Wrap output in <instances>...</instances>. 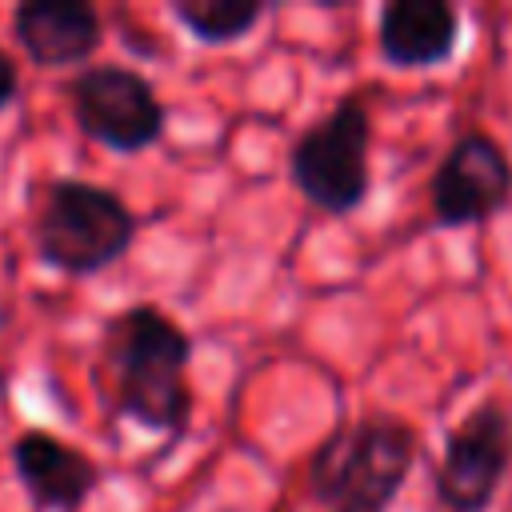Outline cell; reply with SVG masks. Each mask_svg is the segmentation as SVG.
I'll list each match as a JSON object with an SVG mask.
<instances>
[{"mask_svg":"<svg viewBox=\"0 0 512 512\" xmlns=\"http://www.w3.org/2000/svg\"><path fill=\"white\" fill-rule=\"evenodd\" d=\"M512 468V412L496 396L472 404L452 432L432 472V492L448 512H488Z\"/></svg>","mask_w":512,"mask_h":512,"instance_id":"cell-5","label":"cell"},{"mask_svg":"<svg viewBox=\"0 0 512 512\" xmlns=\"http://www.w3.org/2000/svg\"><path fill=\"white\" fill-rule=\"evenodd\" d=\"M504 512H512V492H508V500H504Z\"/></svg>","mask_w":512,"mask_h":512,"instance_id":"cell-13","label":"cell"},{"mask_svg":"<svg viewBox=\"0 0 512 512\" xmlns=\"http://www.w3.org/2000/svg\"><path fill=\"white\" fill-rule=\"evenodd\" d=\"M16 88H20V76H16V64H12V56L0 48V108H8L12 104V96H16Z\"/></svg>","mask_w":512,"mask_h":512,"instance_id":"cell-12","label":"cell"},{"mask_svg":"<svg viewBox=\"0 0 512 512\" xmlns=\"http://www.w3.org/2000/svg\"><path fill=\"white\" fill-rule=\"evenodd\" d=\"M12 36L40 68L84 64L100 44V16L84 0H24L12 12Z\"/></svg>","mask_w":512,"mask_h":512,"instance_id":"cell-10","label":"cell"},{"mask_svg":"<svg viewBox=\"0 0 512 512\" xmlns=\"http://www.w3.org/2000/svg\"><path fill=\"white\" fill-rule=\"evenodd\" d=\"M428 204L440 228L488 224L512 204V156L480 128L452 140L428 180Z\"/></svg>","mask_w":512,"mask_h":512,"instance_id":"cell-7","label":"cell"},{"mask_svg":"<svg viewBox=\"0 0 512 512\" xmlns=\"http://www.w3.org/2000/svg\"><path fill=\"white\" fill-rule=\"evenodd\" d=\"M172 16L200 40V44H228L252 32L264 16L260 0H172Z\"/></svg>","mask_w":512,"mask_h":512,"instance_id":"cell-11","label":"cell"},{"mask_svg":"<svg viewBox=\"0 0 512 512\" xmlns=\"http://www.w3.org/2000/svg\"><path fill=\"white\" fill-rule=\"evenodd\" d=\"M368 148H372L368 108L356 96H344L336 108H328L296 136L288 152V176L312 208L332 216L356 212L372 188Z\"/></svg>","mask_w":512,"mask_h":512,"instance_id":"cell-4","label":"cell"},{"mask_svg":"<svg viewBox=\"0 0 512 512\" xmlns=\"http://www.w3.org/2000/svg\"><path fill=\"white\" fill-rule=\"evenodd\" d=\"M100 360L112 376V400L124 420L148 432H180L192 412L184 368L192 360L188 332L152 304H132L104 324Z\"/></svg>","mask_w":512,"mask_h":512,"instance_id":"cell-1","label":"cell"},{"mask_svg":"<svg viewBox=\"0 0 512 512\" xmlns=\"http://www.w3.org/2000/svg\"><path fill=\"white\" fill-rule=\"evenodd\" d=\"M136 236V212L100 184L52 180L32 216L36 256L64 276H92L116 264Z\"/></svg>","mask_w":512,"mask_h":512,"instance_id":"cell-3","label":"cell"},{"mask_svg":"<svg viewBox=\"0 0 512 512\" xmlns=\"http://www.w3.org/2000/svg\"><path fill=\"white\" fill-rule=\"evenodd\" d=\"M420 452L400 416L376 412L332 428L308 460V492L328 512H388Z\"/></svg>","mask_w":512,"mask_h":512,"instance_id":"cell-2","label":"cell"},{"mask_svg":"<svg viewBox=\"0 0 512 512\" xmlns=\"http://www.w3.org/2000/svg\"><path fill=\"white\" fill-rule=\"evenodd\" d=\"M12 468L40 512H76L100 484V468L92 456L40 428L16 436Z\"/></svg>","mask_w":512,"mask_h":512,"instance_id":"cell-8","label":"cell"},{"mask_svg":"<svg viewBox=\"0 0 512 512\" xmlns=\"http://www.w3.org/2000/svg\"><path fill=\"white\" fill-rule=\"evenodd\" d=\"M376 48L392 68H436L460 48V12L448 0H388L376 20Z\"/></svg>","mask_w":512,"mask_h":512,"instance_id":"cell-9","label":"cell"},{"mask_svg":"<svg viewBox=\"0 0 512 512\" xmlns=\"http://www.w3.org/2000/svg\"><path fill=\"white\" fill-rule=\"evenodd\" d=\"M68 100L84 136L112 152H140L164 136V104L136 68L92 64L72 80Z\"/></svg>","mask_w":512,"mask_h":512,"instance_id":"cell-6","label":"cell"}]
</instances>
